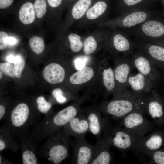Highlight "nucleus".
Masks as SVG:
<instances>
[{"instance_id":"7ed1b4c3","label":"nucleus","mask_w":164,"mask_h":164,"mask_svg":"<svg viewBox=\"0 0 164 164\" xmlns=\"http://www.w3.org/2000/svg\"><path fill=\"white\" fill-rule=\"evenodd\" d=\"M70 142L69 137L61 130L47 138L38 150V155L46 158L50 163H60L68 156Z\"/></svg>"},{"instance_id":"393cba45","label":"nucleus","mask_w":164,"mask_h":164,"mask_svg":"<svg viewBox=\"0 0 164 164\" xmlns=\"http://www.w3.org/2000/svg\"><path fill=\"white\" fill-rule=\"evenodd\" d=\"M33 6L36 17V27L40 30L47 14V0H34Z\"/></svg>"},{"instance_id":"c756f323","label":"nucleus","mask_w":164,"mask_h":164,"mask_svg":"<svg viewBox=\"0 0 164 164\" xmlns=\"http://www.w3.org/2000/svg\"><path fill=\"white\" fill-rule=\"evenodd\" d=\"M98 46L97 40L93 35L87 36L83 42V50L84 54L90 55L96 50Z\"/></svg>"},{"instance_id":"f03ea898","label":"nucleus","mask_w":164,"mask_h":164,"mask_svg":"<svg viewBox=\"0 0 164 164\" xmlns=\"http://www.w3.org/2000/svg\"><path fill=\"white\" fill-rule=\"evenodd\" d=\"M147 94H136L131 92L104 102L101 110L107 115L121 119L128 114L137 111L145 112V106Z\"/></svg>"},{"instance_id":"cd10ccee","label":"nucleus","mask_w":164,"mask_h":164,"mask_svg":"<svg viewBox=\"0 0 164 164\" xmlns=\"http://www.w3.org/2000/svg\"><path fill=\"white\" fill-rule=\"evenodd\" d=\"M107 3L104 1H99L89 8L85 15L89 20H94L107 14Z\"/></svg>"},{"instance_id":"ea45409f","label":"nucleus","mask_w":164,"mask_h":164,"mask_svg":"<svg viewBox=\"0 0 164 164\" xmlns=\"http://www.w3.org/2000/svg\"><path fill=\"white\" fill-rule=\"evenodd\" d=\"M52 94L54 98L60 95H64L62 90L58 88L54 89L52 92Z\"/></svg>"},{"instance_id":"37998d69","label":"nucleus","mask_w":164,"mask_h":164,"mask_svg":"<svg viewBox=\"0 0 164 164\" xmlns=\"http://www.w3.org/2000/svg\"><path fill=\"white\" fill-rule=\"evenodd\" d=\"M2 73L1 71H0V79H1L2 77Z\"/></svg>"},{"instance_id":"0eeeda50","label":"nucleus","mask_w":164,"mask_h":164,"mask_svg":"<svg viewBox=\"0 0 164 164\" xmlns=\"http://www.w3.org/2000/svg\"><path fill=\"white\" fill-rule=\"evenodd\" d=\"M145 112L144 111L131 112L120 119V125L134 135L142 138L157 128L154 122L144 116L143 114Z\"/></svg>"},{"instance_id":"9d476101","label":"nucleus","mask_w":164,"mask_h":164,"mask_svg":"<svg viewBox=\"0 0 164 164\" xmlns=\"http://www.w3.org/2000/svg\"><path fill=\"white\" fill-rule=\"evenodd\" d=\"M109 32L105 44L108 49L114 54L122 53L128 56L134 48L132 40L126 32L114 30Z\"/></svg>"},{"instance_id":"1a4fd4ad","label":"nucleus","mask_w":164,"mask_h":164,"mask_svg":"<svg viewBox=\"0 0 164 164\" xmlns=\"http://www.w3.org/2000/svg\"><path fill=\"white\" fill-rule=\"evenodd\" d=\"M128 56L123 55L115 60L113 70L118 90L116 97L130 91L127 88V82L132 70L135 68L131 58Z\"/></svg>"},{"instance_id":"2eb2a0df","label":"nucleus","mask_w":164,"mask_h":164,"mask_svg":"<svg viewBox=\"0 0 164 164\" xmlns=\"http://www.w3.org/2000/svg\"><path fill=\"white\" fill-rule=\"evenodd\" d=\"M16 135L20 142L22 163L37 164L36 149L38 143L31 136L29 130L18 133Z\"/></svg>"},{"instance_id":"c9c22d12","label":"nucleus","mask_w":164,"mask_h":164,"mask_svg":"<svg viewBox=\"0 0 164 164\" xmlns=\"http://www.w3.org/2000/svg\"><path fill=\"white\" fill-rule=\"evenodd\" d=\"M14 0H0V16H4L10 13L9 9Z\"/></svg>"},{"instance_id":"423d86ee","label":"nucleus","mask_w":164,"mask_h":164,"mask_svg":"<svg viewBox=\"0 0 164 164\" xmlns=\"http://www.w3.org/2000/svg\"><path fill=\"white\" fill-rule=\"evenodd\" d=\"M33 1H25L12 11L14 19V28L19 35L27 37L32 33L33 29L36 27Z\"/></svg>"},{"instance_id":"a878e982","label":"nucleus","mask_w":164,"mask_h":164,"mask_svg":"<svg viewBox=\"0 0 164 164\" xmlns=\"http://www.w3.org/2000/svg\"><path fill=\"white\" fill-rule=\"evenodd\" d=\"M93 69L91 67L85 66L73 73L70 77V81L75 85H80L90 80L94 75Z\"/></svg>"},{"instance_id":"aec40b11","label":"nucleus","mask_w":164,"mask_h":164,"mask_svg":"<svg viewBox=\"0 0 164 164\" xmlns=\"http://www.w3.org/2000/svg\"><path fill=\"white\" fill-rule=\"evenodd\" d=\"M110 145L103 137L97 139L94 146L93 152L90 164H109L111 163L112 155Z\"/></svg>"},{"instance_id":"20e7f679","label":"nucleus","mask_w":164,"mask_h":164,"mask_svg":"<svg viewBox=\"0 0 164 164\" xmlns=\"http://www.w3.org/2000/svg\"><path fill=\"white\" fill-rule=\"evenodd\" d=\"M40 117L32 113L26 103L21 102L8 113L4 119L5 124L16 135L29 130L36 125L39 122Z\"/></svg>"},{"instance_id":"39448f33","label":"nucleus","mask_w":164,"mask_h":164,"mask_svg":"<svg viewBox=\"0 0 164 164\" xmlns=\"http://www.w3.org/2000/svg\"><path fill=\"white\" fill-rule=\"evenodd\" d=\"M103 132L102 137L111 146L121 152L132 151L141 138L123 127L112 126L106 118Z\"/></svg>"},{"instance_id":"6ab92c4d","label":"nucleus","mask_w":164,"mask_h":164,"mask_svg":"<svg viewBox=\"0 0 164 164\" xmlns=\"http://www.w3.org/2000/svg\"><path fill=\"white\" fill-rule=\"evenodd\" d=\"M155 84L140 73L131 74L127 82V88L136 94H147L153 90Z\"/></svg>"},{"instance_id":"79ce46f5","label":"nucleus","mask_w":164,"mask_h":164,"mask_svg":"<svg viewBox=\"0 0 164 164\" xmlns=\"http://www.w3.org/2000/svg\"><path fill=\"white\" fill-rule=\"evenodd\" d=\"M13 164L10 162L6 160L2 155L0 154V164Z\"/></svg>"},{"instance_id":"473e14b6","label":"nucleus","mask_w":164,"mask_h":164,"mask_svg":"<svg viewBox=\"0 0 164 164\" xmlns=\"http://www.w3.org/2000/svg\"><path fill=\"white\" fill-rule=\"evenodd\" d=\"M152 164H164V149L161 148L153 151L147 156Z\"/></svg>"},{"instance_id":"bb28decb","label":"nucleus","mask_w":164,"mask_h":164,"mask_svg":"<svg viewBox=\"0 0 164 164\" xmlns=\"http://www.w3.org/2000/svg\"><path fill=\"white\" fill-rule=\"evenodd\" d=\"M43 35L41 34L32 33L27 37L31 50L36 55L42 53L45 49V42Z\"/></svg>"},{"instance_id":"f8f14e48","label":"nucleus","mask_w":164,"mask_h":164,"mask_svg":"<svg viewBox=\"0 0 164 164\" xmlns=\"http://www.w3.org/2000/svg\"><path fill=\"white\" fill-rule=\"evenodd\" d=\"M164 145V133L158 130L141 138L132 151L136 155L147 156L151 152L162 148Z\"/></svg>"},{"instance_id":"f704fd0d","label":"nucleus","mask_w":164,"mask_h":164,"mask_svg":"<svg viewBox=\"0 0 164 164\" xmlns=\"http://www.w3.org/2000/svg\"><path fill=\"white\" fill-rule=\"evenodd\" d=\"M143 0H123V2L125 5V7L123 9L120 13L121 15L126 12L132 11L135 10V7L137 5L140 3Z\"/></svg>"},{"instance_id":"c85d7f7f","label":"nucleus","mask_w":164,"mask_h":164,"mask_svg":"<svg viewBox=\"0 0 164 164\" xmlns=\"http://www.w3.org/2000/svg\"><path fill=\"white\" fill-rule=\"evenodd\" d=\"M62 37H64L68 42L70 49L73 52L78 53L83 49V42L79 35L70 33L66 36L63 35Z\"/></svg>"},{"instance_id":"2f4dec72","label":"nucleus","mask_w":164,"mask_h":164,"mask_svg":"<svg viewBox=\"0 0 164 164\" xmlns=\"http://www.w3.org/2000/svg\"><path fill=\"white\" fill-rule=\"evenodd\" d=\"M36 103L37 109L40 113L46 115L50 113L52 104L47 101L43 97H38L36 99Z\"/></svg>"},{"instance_id":"a211bd4d","label":"nucleus","mask_w":164,"mask_h":164,"mask_svg":"<svg viewBox=\"0 0 164 164\" xmlns=\"http://www.w3.org/2000/svg\"><path fill=\"white\" fill-rule=\"evenodd\" d=\"M62 130L69 137L85 138L87 133L89 132L86 116L79 112L63 127Z\"/></svg>"},{"instance_id":"dca6fc26","label":"nucleus","mask_w":164,"mask_h":164,"mask_svg":"<svg viewBox=\"0 0 164 164\" xmlns=\"http://www.w3.org/2000/svg\"><path fill=\"white\" fill-rule=\"evenodd\" d=\"M91 2V0H79L74 4L57 31V38L59 39L63 36L73 22L80 19L85 15Z\"/></svg>"},{"instance_id":"a18cd8bd","label":"nucleus","mask_w":164,"mask_h":164,"mask_svg":"<svg viewBox=\"0 0 164 164\" xmlns=\"http://www.w3.org/2000/svg\"><path fill=\"white\" fill-rule=\"evenodd\" d=\"M163 3H164V0H163Z\"/></svg>"},{"instance_id":"4c0bfd02","label":"nucleus","mask_w":164,"mask_h":164,"mask_svg":"<svg viewBox=\"0 0 164 164\" xmlns=\"http://www.w3.org/2000/svg\"><path fill=\"white\" fill-rule=\"evenodd\" d=\"M18 35L9 33L7 42L8 46H15L18 43L19 41Z\"/></svg>"},{"instance_id":"f3484780","label":"nucleus","mask_w":164,"mask_h":164,"mask_svg":"<svg viewBox=\"0 0 164 164\" xmlns=\"http://www.w3.org/2000/svg\"><path fill=\"white\" fill-rule=\"evenodd\" d=\"M72 143L73 155L72 162L75 164H90L94 146L86 141L85 138H76Z\"/></svg>"},{"instance_id":"e433bc0d","label":"nucleus","mask_w":164,"mask_h":164,"mask_svg":"<svg viewBox=\"0 0 164 164\" xmlns=\"http://www.w3.org/2000/svg\"><path fill=\"white\" fill-rule=\"evenodd\" d=\"M9 33L3 29L0 31V50H2L5 49L8 46L7 40Z\"/></svg>"},{"instance_id":"a19ab883","label":"nucleus","mask_w":164,"mask_h":164,"mask_svg":"<svg viewBox=\"0 0 164 164\" xmlns=\"http://www.w3.org/2000/svg\"><path fill=\"white\" fill-rule=\"evenodd\" d=\"M15 56L12 54L8 55L6 57V60L9 63H14L15 60Z\"/></svg>"},{"instance_id":"b1692460","label":"nucleus","mask_w":164,"mask_h":164,"mask_svg":"<svg viewBox=\"0 0 164 164\" xmlns=\"http://www.w3.org/2000/svg\"><path fill=\"white\" fill-rule=\"evenodd\" d=\"M42 74L45 80L53 84L62 82L65 77L64 69L61 65L55 63L46 66L43 70Z\"/></svg>"},{"instance_id":"4be33fe9","label":"nucleus","mask_w":164,"mask_h":164,"mask_svg":"<svg viewBox=\"0 0 164 164\" xmlns=\"http://www.w3.org/2000/svg\"><path fill=\"white\" fill-rule=\"evenodd\" d=\"M101 72V80L106 94L113 93L114 97L115 96L118 90L114 70L106 60L103 62Z\"/></svg>"},{"instance_id":"412c9836","label":"nucleus","mask_w":164,"mask_h":164,"mask_svg":"<svg viewBox=\"0 0 164 164\" xmlns=\"http://www.w3.org/2000/svg\"><path fill=\"white\" fill-rule=\"evenodd\" d=\"M20 148L19 141L17 136L5 124L0 129V151L9 149L15 152Z\"/></svg>"},{"instance_id":"58836bf2","label":"nucleus","mask_w":164,"mask_h":164,"mask_svg":"<svg viewBox=\"0 0 164 164\" xmlns=\"http://www.w3.org/2000/svg\"><path fill=\"white\" fill-rule=\"evenodd\" d=\"M87 60L84 59L79 58L76 59L75 61V65L76 68L79 70L85 66Z\"/></svg>"},{"instance_id":"7c9ffc66","label":"nucleus","mask_w":164,"mask_h":164,"mask_svg":"<svg viewBox=\"0 0 164 164\" xmlns=\"http://www.w3.org/2000/svg\"><path fill=\"white\" fill-rule=\"evenodd\" d=\"M16 77L18 78H20L25 67V61L23 56L20 53H18L15 55L14 62Z\"/></svg>"},{"instance_id":"72a5a7b5","label":"nucleus","mask_w":164,"mask_h":164,"mask_svg":"<svg viewBox=\"0 0 164 164\" xmlns=\"http://www.w3.org/2000/svg\"><path fill=\"white\" fill-rule=\"evenodd\" d=\"M0 70L4 74L10 77L13 78L16 77L14 66L10 63H1Z\"/></svg>"},{"instance_id":"f257e3e1","label":"nucleus","mask_w":164,"mask_h":164,"mask_svg":"<svg viewBox=\"0 0 164 164\" xmlns=\"http://www.w3.org/2000/svg\"><path fill=\"white\" fill-rule=\"evenodd\" d=\"M79 103L69 105L53 114L50 113L43 119L29 130L30 134L38 143L60 131L80 111Z\"/></svg>"},{"instance_id":"ddd939ff","label":"nucleus","mask_w":164,"mask_h":164,"mask_svg":"<svg viewBox=\"0 0 164 164\" xmlns=\"http://www.w3.org/2000/svg\"><path fill=\"white\" fill-rule=\"evenodd\" d=\"M134 38L135 39L132 40L134 48L150 58L158 68L164 70V47L152 42Z\"/></svg>"},{"instance_id":"9b49d317","label":"nucleus","mask_w":164,"mask_h":164,"mask_svg":"<svg viewBox=\"0 0 164 164\" xmlns=\"http://www.w3.org/2000/svg\"><path fill=\"white\" fill-rule=\"evenodd\" d=\"M138 51L132 53L131 59L135 68L156 84L160 78V73L154 62L145 54Z\"/></svg>"},{"instance_id":"6e6552de","label":"nucleus","mask_w":164,"mask_h":164,"mask_svg":"<svg viewBox=\"0 0 164 164\" xmlns=\"http://www.w3.org/2000/svg\"><path fill=\"white\" fill-rule=\"evenodd\" d=\"M152 16V13L149 10L132 11L107 21L104 25L113 28L118 27L123 29H129L142 23Z\"/></svg>"},{"instance_id":"5701e85b","label":"nucleus","mask_w":164,"mask_h":164,"mask_svg":"<svg viewBox=\"0 0 164 164\" xmlns=\"http://www.w3.org/2000/svg\"><path fill=\"white\" fill-rule=\"evenodd\" d=\"M86 113L88 122L89 131L97 139H100L104 127L105 118H102L99 111L96 109L90 110Z\"/></svg>"},{"instance_id":"c03bdc74","label":"nucleus","mask_w":164,"mask_h":164,"mask_svg":"<svg viewBox=\"0 0 164 164\" xmlns=\"http://www.w3.org/2000/svg\"><path fill=\"white\" fill-rule=\"evenodd\" d=\"M69 0V1H72V0Z\"/></svg>"},{"instance_id":"4468645a","label":"nucleus","mask_w":164,"mask_h":164,"mask_svg":"<svg viewBox=\"0 0 164 164\" xmlns=\"http://www.w3.org/2000/svg\"><path fill=\"white\" fill-rule=\"evenodd\" d=\"M145 110L156 125H164V99L155 90L147 95Z\"/></svg>"}]
</instances>
